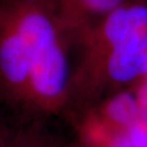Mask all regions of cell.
<instances>
[{"mask_svg": "<svg viewBox=\"0 0 147 147\" xmlns=\"http://www.w3.org/2000/svg\"><path fill=\"white\" fill-rule=\"evenodd\" d=\"M74 49L49 0H0V102L25 120L64 115Z\"/></svg>", "mask_w": 147, "mask_h": 147, "instance_id": "obj_1", "label": "cell"}, {"mask_svg": "<svg viewBox=\"0 0 147 147\" xmlns=\"http://www.w3.org/2000/svg\"><path fill=\"white\" fill-rule=\"evenodd\" d=\"M147 78V0H125L80 38L65 113H87Z\"/></svg>", "mask_w": 147, "mask_h": 147, "instance_id": "obj_2", "label": "cell"}, {"mask_svg": "<svg viewBox=\"0 0 147 147\" xmlns=\"http://www.w3.org/2000/svg\"><path fill=\"white\" fill-rule=\"evenodd\" d=\"M74 47L80 38L125 0H49Z\"/></svg>", "mask_w": 147, "mask_h": 147, "instance_id": "obj_3", "label": "cell"}, {"mask_svg": "<svg viewBox=\"0 0 147 147\" xmlns=\"http://www.w3.org/2000/svg\"><path fill=\"white\" fill-rule=\"evenodd\" d=\"M45 120H25L13 130V147H73L46 127Z\"/></svg>", "mask_w": 147, "mask_h": 147, "instance_id": "obj_4", "label": "cell"}, {"mask_svg": "<svg viewBox=\"0 0 147 147\" xmlns=\"http://www.w3.org/2000/svg\"><path fill=\"white\" fill-rule=\"evenodd\" d=\"M92 147H147V116L140 117L122 130L90 144Z\"/></svg>", "mask_w": 147, "mask_h": 147, "instance_id": "obj_5", "label": "cell"}, {"mask_svg": "<svg viewBox=\"0 0 147 147\" xmlns=\"http://www.w3.org/2000/svg\"><path fill=\"white\" fill-rule=\"evenodd\" d=\"M0 147H13V130L0 125Z\"/></svg>", "mask_w": 147, "mask_h": 147, "instance_id": "obj_6", "label": "cell"}]
</instances>
